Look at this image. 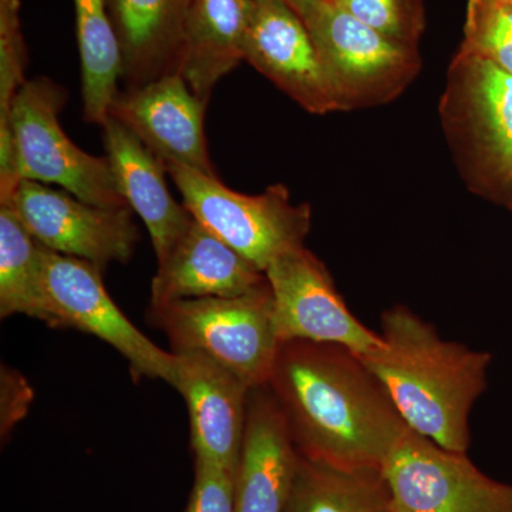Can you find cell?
Segmentation results:
<instances>
[{"label": "cell", "mask_w": 512, "mask_h": 512, "mask_svg": "<svg viewBox=\"0 0 512 512\" xmlns=\"http://www.w3.org/2000/svg\"><path fill=\"white\" fill-rule=\"evenodd\" d=\"M266 386L302 457L345 470H382L407 424L383 384L352 350L286 340Z\"/></svg>", "instance_id": "1"}, {"label": "cell", "mask_w": 512, "mask_h": 512, "mask_svg": "<svg viewBox=\"0 0 512 512\" xmlns=\"http://www.w3.org/2000/svg\"><path fill=\"white\" fill-rule=\"evenodd\" d=\"M383 345L363 356L410 430L454 453L470 447V413L487 390L491 357L441 338L406 306L383 313Z\"/></svg>", "instance_id": "2"}, {"label": "cell", "mask_w": 512, "mask_h": 512, "mask_svg": "<svg viewBox=\"0 0 512 512\" xmlns=\"http://www.w3.org/2000/svg\"><path fill=\"white\" fill-rule=\"evenodd\" d=\"M174 353L200 352L251 389L266 386L279 342L271 286L235 298L185 299L148 309Z\"/></svg>", "instance_id": "3"}, {"label": "cell", "mask_w": 512, "mask_h": 512, "mask_svg": "<svg viewBox=\"0 0 512 512\" xmlns=\"http://www.w3.org/2000/svg\"><path fill=\"white\" fill-rule=\"evenodd\" d=\"M164 167L191 217L264 274L279 255L303 247L311 229V207L293 204L285 185L245 195L229 190L218 177L184 165L164 163Z\"/></svg>", "instance_id": "4"}, {"label": "cell", "mask_w": 512, "mask_h": 512, "mask_svg": "<svg viewBox=\"0 0 512 512\" xmlns=\"http://www.w3.org/2000/svg\"><path fill=\"white\" fill-rule=\"evenodd\" d=\"M66 101V90L46 77L26 80L13 97L8 120L20 178L60 185L97 207L127 208L109 158L86 153L60 126L59 113Z\"/></svg>", "instance_id": "5"}, {"label": "cell", "mask_w": 512, "mask_h": 512, "mask_svg": "<svg viewBox=\"0 0 512 512\" xmlns=\"http://www.w3.org/2000/svg\"><path fill=\"white\" fill-rule=\"evenodd\" d=\"M303 22L339 111L387 103L419 72L416 46L384 36L335 3L315 0Z\"/></svg>", "instance_id": "6"}, {"label": "cell", "mask_w": 512, "mask_h": 512, "mask_svg": "<svg viewBox=\"0 0 512 512\" xmlns=\"http://www.w3.org/2000/svg\"><path fill=\"white\" fill-rule=\"evenodd\" d=\"M441 113L464 170L481 183L512 187V74L458 50Z\"/></svg>", "instance_id": "7"}, {"label": "cell", "mask_w": 512, "mask_h": 512, "mask_svg": "<svg viewBox=\"0 0 512 512\" xmlns=\"http://www.w3.org/2000/svg\"><path fill=\"white\" fill-rule=\"evenodd\" d=\"M393 512H512V484L407 429L382 467Z\"/></svg>", "instance_id": "8"}, {"label": "cell", "mask_w": 512, "mask_h": 512, "mask_svg": "<svg viewBox=\"0 0 512 512\" xmlns=\"http://www.w3.org/2000/svg\"><path fill=\"white\" fill-rule=\"evenodd\" d=\"M42 261L59 329H77L109 343L126 357L134 379L147 377L173 384L175 353L158 348L121 312L104 288L100 269L43 245Z\"/></svg>", "instance_id": "9"}, {"label": "cell", "mask_w": 512, "mask_h": 512, "mask_svg": "<svg viewBox=\"0 0 512 512\" xmlns=\"http://www.w3.org/2000/svg\"><path fill=\"white\" fill-rule=\"evenodd\" d=\"M0 205L12 208L43 247L90 262L101 272L130 261L140 237L131 208L97 207L36 181L23 180Z\"/></svg>", "instance_id": "10"}, {"label": "cell", "mask_w": 512, "mask_h": 512, "mask_svg": "<svg viewBox=\"0 0 512 512\" xmlns=\"http://www.w3.org/2000/svg\"><path fill=\"white\" fill-rule=\"evenodd\" d=\"M265 275L274 296L279 342L335 343L360 357L383 345L380 333L349 311L328 269L305 245L279 255Z\"/></svg>", "instance_id": "11"}, {"label": "cell", "mask_w": 512, "mask_h": 512, "mask_svg": "<svg viewBox=\"0 0 512 512\" xmlns=\"http://www.w3.org/2000/svg\"><path fill=\"white\" fill-rule=\"evenodd\" d=\"M207 106L177 73L120 92L111 103L109 117L136 134L163 163L218 177L205 138Z\"/></svg>", "instance_id": "12"}, {"label": "cell", "mask_w": 512, "mask_h": 512, "mask_svg": "<svg viewBox=\"0 0 512 512\" xmlns=\"http://www.w3.org/2000/svg\"><path fill=\"white\" fill-rule=\"evenodd\" d=\"M175 359L171 386L187 404L195 461L235 473L251 387L204 353H175Z\"/></svg>", "instance_id": "13"}, {"label": "cell", "mask_w": 512, "mask_h": 512, "mask_svg": "<svg viewBox=\"0 0 512 512\" xmlns=\"http://www.w3.org/2000/svg\"><path fill=\"white\" fill-rule=\"evenodd\" d=\"M244 60L309 113L339 111L311 32L285 0H255Z\"/></svg>", "instance_id": "14"}, {"label": "cell", "mask_w": 512, "mask_h": 512, "mask_svg": "<svg viewBox=\"0 0 512 512\" xmlns=\"http://www.w3.org/2000/svg\"><path fill=\"white\" fill-rule=\"evenodd\" d=\"M301 454L268 386L249 392L234 483V512H285Z\"/></svg>", "instance_id": "15"}, {"label": "cell", "mask_w": 512, "mask_h": 512, "mask_svg": "<svg viewBox=\"0 0 512 512\" xmlns=\"http://www.w3.org/2000/svg\"><path fill=\"white\" fill-rule=\"evenodd\" d=\"M268 285L264 272L192 218L151 284L150 308L185 299L235 298Z\"/></svg>", "instance_id": "16"}, {"label": "cell", "mask_w": 512, "mask_h": 512, "mask_svg": "<svg viewBox=\"0 0 512 512\" xmlns=\"http://www.w3.org/2000/svg\"><path fill=\"white\" fill-rule=\"evenodd\" d=\"M126 89L180 73L192 0H107Z\"/></svg>", "instance_id": "17"}, {"label": "cell", "mask_w": 512, "mask_h": 512, "mask_svg": "<svg viewBox=\"0 0 512 512\" xmlns=\"http://www.w3.org/2000/svg\"><path fill=\"white\" fill-rule=\"evenodd\" d=\"M103 134L106 156L121 195L146 224L158 264L190 227L191 214L170 194L163 161L136 134L113 117L104 123Z\"/></svg>", "instance_id": "18"}, {"label": "cell", "mask_w": 512, "mask_h": 512, "mask_svg": "<svg viewBox=\"0 0 512 512\" xmlns=\"http://www.w3.org/2000/svg\"><path fill=\"white\" fill-rule=\"evenodd\" d=\"M254 5L255 0H192L180 74L204 103L244 60Z\"/></svg>", "instance_id": "19"}, {"label": "cell", "mask_w": 512, "mask_h": 512, "mask_svg": "<svg viewBox=\"0 0 512 512\" xmlns=\"http://www.w3.org/2000/svg\"><path fill=\"white\" fill-rule=\"evenodd\" d=\"M18 313L59 329L46 289L42 245L12 208L0 205V318Z\"/></svg>", "instance_id": "20"}, {"label": "cell", "mask_w": 512, "mask_h": 512, "mask_svg": "<svg viewBox=\"0 0 512 512\" xmlns=\"http://www.w3.org/2000/svg\"><path fill=\"white\" fill-rule=\"evenodd\" d=\"M285 512H393L382 470H345L299 458Z\"/></svg>", "instance_id": "21"}, {"label": "cell", "mask_w": 512, "mask_h": 512, "mask_svg": "<svg viewBox=\"0 0 512 512\" xmlns=\"http://www.w3.org/2000/svg\"><path fill=\"white\" fill-rule=\"evenodd\" d=\"M77 46L82 62L84 120L104 126L121 76L119 43L107 0H73Z\"/></svg>", "instance_id": "22"}, {"label": "cell", "mask_w": 512, "mask_h": 512, "mask_svg": "<svg viewBox=\"0 0 512 512\" xmlns=\"http://www.w3.org/2000/svg\"><path fill=\"white\" fill-rule=\"evenodd\" d=\"M461 52L512 74V6L507 0H468Z\"/></svg>", "instance_id": "23"}, {"label": "cell", "mask_w": 512, "mask_h": 512, "mask_svg": "<svg viewBox=\"0 0 512 512\" xmlns=\"http://www.w3.org/2000/svg\"><path fill=\"white\" fill-rule=\"evenodd\" d=\"M353 18L384 36L416 46L424 30L421 0H333Z\"/></svg>", "instance_id": "24"}, {"label": "cell", "mask_w": 512, "mask_h": 512, "mask_svg": "<svg viewBox=\"0 0 512 512\" xmlns=\"http://www.w3.org/2000/svg\"><path fill=\"white\" fill-rule=\"evenodd\" d=\"M26 52L20 0H0V121L9 119L13 97L26 83Z\"/></svg>", "instance_id": "25"}, {"label": "cell", "mask_w": 512, "mask_h": 512, "mask_svg": "<svg viewBox=\"0 0 512 512\" xmlns=\"http://www.w3.org/2000/svg\"><path fill=\"white\" fill-rule=\"evenodd\" d=\"M235 473L195 461V478L184 512H234Z\"/></svg>", "instance_id": "26"}, {"label": "cell", "mask_w": 512, "mask_h": 512, "mask_svg": "<svg viewBox=\"0 0 512 512\" xmlns=\"http://www.w3.org/2000/svg\"><path fill=\"white\" fill-rule=\"evenodd\" d=\"M285 2L288 3L295 12H298L303 20H305L306 16L311 12L315 0H285Z\"/></svg>", "instance_id": "27"}, {"label": "cell", "mask_w": 512, "mask_h": 512, "mask_svg": "<svg viewBox=\"0 0 512 512\" xmlns=\"http://www.w3.org/2000/svg\"><path fill=\"white\" fill-rule=\"evenodd\" d=\"M322 2H333V0H322Z\"/></svg>", "instance_id": "28"}, {"label": "cell", "mask_w": 512, "mask_h": 512, "mask_svg": "<svg viewBox=\"0 0 512 512\" xmlns=\"http://www.w3.org/2000/svg\"><path fill=\"white\" fill-rule=\"evenodd\" d=\"M507 2L512 6V0H507Z\"/></svg>", "instance_id": "29"}]
</instances>
